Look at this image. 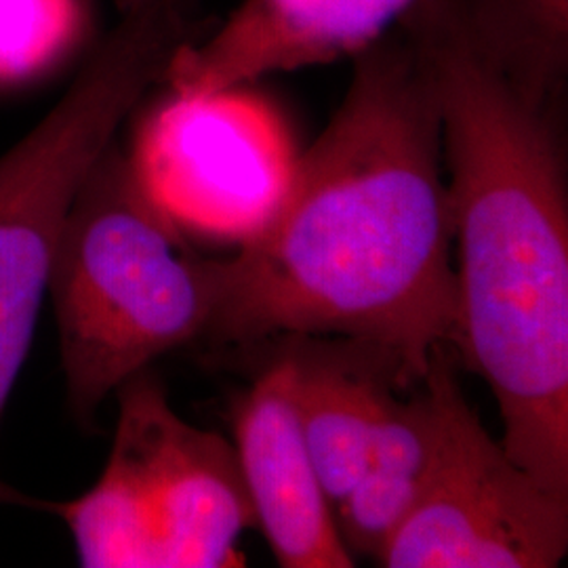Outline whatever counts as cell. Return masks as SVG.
I'll return each mask as SVG.
<instances>
[{"label":"cell","mask_w":568,"mask_h":568,"mask_svg":"<svg viewBox=\"0 0 568 568\" xmlns=\"http://www.w3.org/2000/svg\"><path fill=\"white\" fill-rule=\"evenodd\" d=\"M352 60L344 102L295 156L276 213L222 260L206 339L339 337L377 354L406 389L457 344L443 122L400 26Z\"/></svg>","instance_id":"obj_1"},{"label":"cell","mask_w":568,"mask_h":568,"mask_svg":"<svg viewBox=\"0 0 568 568\" xmlns=\"http://www.w3.org/2000/svg\"><path fill=\"white\" fill-rule=\"evenodd\" d=\"M436 89L453 241L455 354L490 387L509 457L568 497V194L558 103L528 102L488 63L455 0L398 23Z\"/></svg>","instance_id":"obj_2"},{"label":"cell","mask_w":568,"mask_h":568,"mask_svg":"<svg viewBox=\"0 0 568 568\" xmlns=\"http://www.w3.org/2000/svg\"><path fill=\"white\" fill-rule=\"evenodd\" d=\"M47 295L60 331L68 405L93 426L103 400L166 352L206 339L222 260L196 253L112 143L61 225Z\"/></svg>","instance_id":"obj_3"},{"label":"cell","mask_w":568,"mask_h":568,"mask_svg":"<svg viewBox=\"0 0 568 568\" xmlns=\"http://www.w3.org/2000/svg\"><path fill=\"white\" fill-rule=\"evenodd\" d=\"M199 0H122L58 105L0 156V417L34 339L63 220L93 164L196 39Z\"/></svg>","instance_id":"obj_4"},{"label":"cell","mask_w":568,"mask_h":568,"mask_svg":"<svg viewBox=\"0 0 568 568\" xmlns=\"http://www.w3.org/2000/svg\"><path fill=\"white\" fill-rule=\"evenodd\" d=\"M119 422L100 480L41 504L70 528L87 568H227L255 527L234 445L190 426L143 368L116 392ZM32 501V499H30Z\"/></svg>","instance_id":"obj_5"},{"label":"cell","mask_w":568,"mask_h":568,"mask_svg":"<svg viewBox=\"0 0 568 568\" xmlns=\"http://www.w3.org/2000/svg\"><path fill=\"white\" fill-rule=\"evenodd\" d=\"M131 159L183 230L239 244L272 220L295 164L283 124L241 89L169 91L143 122Z\"/></svg>","instance_id":"obj_6"},{"label":"cell","mask_w":568,"mask_h":568,"mask_svg":"<svg viewBox=\"0 0 568 568\" xmlns=\"http://www.w3.org/2000/svg\"><path fill=\"white\" fill-rule=\"evenodd\" d=\"M568 497L537 483L467 408L443 466L379 551L386 568H554Z\"/></svg>","instance_id":"obj_7"},{"label":"cell","mask_w":568,"mask_h":568,"mask_svg":"<svg viewBox=\"0 0 568 568\" xmlns=\"http://www.w3.org/2000/svg\"><path fill=\"white\" fill-rule=\"evenodd\" d=\"M415 0H241L204 39L183 44L164 84L180 95L241 89L270 74L356 58Z\"/></svg>","instance_id":"obj_8"},{"label":"cell","mask_w":568,"mask_h":568,"mask_svg":"<svg viewBox=\"0 0 568 568\" xmlns=\"http://www.w3.org/2000/svg\"><path fill=\"white\" fill-rule=\"evenodd\" d=\"M286 354L265 368L234 410V450L255 527L284 568H349L335 509L305 447Z\"/></svg>","instance_id":"obj_9"},{"label":"cell","mask_w":568,"mask_h":568,"mask_svg":"<svg viewBox=\"0 0 568 568\" xmlns=\"http://www.w3.org/2000/svg\"><path fill=\"white\" fill-rule=\"evenodd\" d=\"M455 358L450 347L436 349L419 382L422 389L410 398H389L365 471L335 509L342 539L354 556L377 560L443 466L469 408Z\"/></svg>","instance_id":"obj_10"},{"label":"cell","mask_w":568,"mask_h":568,"mask_svg":"<svg viewBox=\"0 0 568 568\" xmlns=\"http://www.w3.org/2000/svg\"><path fill=\"white\" fill-rule=\"evenodd\" d=\"M288 347L291 398L305 447L333 509L365 471L379 419L394 396L389 366L363 345Z\"/></svg>","instance_id":"obj_11"},{"label":"cell","mask_w":568,"mask_h":568,"mask_svg":"<svg viewBox=\"0 0 568 568\" xmlns=\"http://www.w3.org/2000/svg\"><path fill=\"white\" fill-rule=\"evenodd\" d=\"M469 41L528 102L560 103L568 0H455Z\"/></svg>","instance_id":"obj_12"},{"label":"cell","mask_w":568,"mask_h":568,"mask_svg":"<svg viewBox=\"0 0 568 568\" xmlns=\"http://www.w3.org/2000/svg\"><path fill=\"white\" fill-rule=\"evenodd\" d=\"M82 26L81 0H0V82L55 65L79 42Z\"/></svg>","instance_id":"obj_13"}]
</instances>
